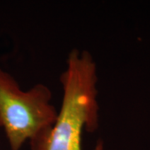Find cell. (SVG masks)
<instances>
[{
    "label": "cell",
    "instance_id": "1",
    "mask_svg": "<svg viewBox=\"0 0 150 150\" xmlns=\"http://www.w3.org/2000/svg\"><path fill=\"white\" fill-rule=\"evenodd\" d=\"M61 107L54 123L30 141L31 150H82L83 131L93 133L99 124L97 64L86 50L73 49L60 76ZM99 140L93 150H103Z\"/></svg>",
    "mask_w": 150,
    "mask_h": 150
},
{
    "label": "cell",
    "instance_id": "2",
    "mask_svg": "<svg viewBox=\"0 0 150 150\" xmlns=\"http://www.w3.org/2000/svg\"><path fill=\"white\" fill-rule=\"evenodd\" d=\"M52 98V91L43 83L22 90L15 79L0 69V127L11 150H20L54 124L59 110Z\"/></svg>",
    "mask_w": 150,
    "mask_h": 150
}]
</instances>
